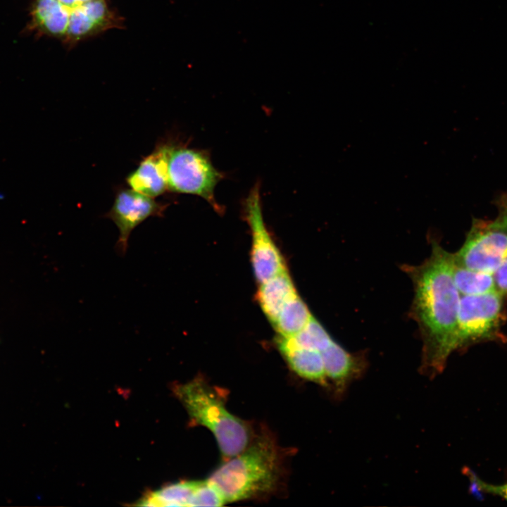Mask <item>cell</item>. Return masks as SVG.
I'll use <instances>...</instances> for the list:
<instances>
[{"instance_id": "d4e9b609", "label": "cell", "mask_w": 507, "mask_h": 507, "mask_svg": "<svg viewBox=\"0 0 507 507\" xmlns=\"http://www.w3.org/2000/svg\"><path fill=\"white\" fill-rule=\"evenodd\" d=\"M89 1H91V0H78L80 4H82Z\"/></svg>"}, {"instance_id": "9c48e42d", "label": "cell", "mask_w": 507, "mask_h": 507, "mask_svg": "<svg viewBox=\"0 0 507 507\" xmlns=\"http://www.w3.org/2000/svg\"><path fill=\"white\" fill-rule=\"evenodd\" d=\"M321 353L327 377L337 396H342L349 384L365 370L364 354L350 353L334 340Z\"/></svg>"}, {"instance_id": "ffe728a7", "label": "cell", "mask_w": 507, "mask_h": 507, "mask_svg": "<svg viewBox=\"0 0 507 507\" xmlns=\"http://www.w3.org/2000/svg\"><path fill=\"white\" fill-rule=\"evenodd\" d=\"M80 6L99 27L105 22L107 17V9L104 0H91Z\"/></svg>"}, {"instance_id": "5b68a950", "label": "cell", "mask_w": 507, "mask_h": 507, "mask_svg": "<svg viewBox=\"0 0 507 507\" xmlns=\"http://www.w3.org/2000/svg\"><path fill=\"white\" fill-rule=\"evenodd\" d=\"M502 296L496 290L460 297L457 316V349L496 336L501 318Z\"/></svg>"}, {"instance_id": "cb8c5ba5", "label": "cell", "mask_w": 507, "mask_h": 507, "mask_svg": "<svg viewBox=\"0 0 507 507\" xmlns=\"http://www.w3.org/2000/svg\"><path fill=\"white\" fill-rule=\"evenodd\" d=\"M4 198H5V194L2 192H0V200L4 199Z\"/></svg>"}, {"instance_id": "7402d4cb", "label": "cell", "mask_w": 507, "mask_h": 507, "mask_svg": "<svg viewBox=\"0 0 507 507\" xmlns=\"http://www.w3.org/2000/svg\"><path fill=\"white\" fill-rule=\"evenodd\" d=\"M496 290L502 295L507 294V258L494 274Z\"/></svg>"}, {"instance_id": "7c38bea8", "label": "cell", "mask_w": 507, "mask_h": 507, "mask_svg": "<svg viewBox=\"0 0 507 507\" xmlns=\"http://www.w3.org/2000/svg\"><path fill=\"white\" fill-rule=\"evenodd\" d=\"M296 295L293 282L285 270L261 283L257 299L265 315L273 324L285 303Z\"/></svg>"}, {"instance_id": "8fae6325", "label": "cell", "mask_w": 507, "mask_h": 507, "mask_svg": "<svg viewBox=\"0 0 507 507\" xmlns=\"http://www.w3.org/2000/svg\"><path fill=\"white\" fill-rule=\"evenodd\" d=\"M277 346L289 367L299 377L324 387L329 385L320 351L299 346L290 337L280 336Z\"/></svg>"}, {"instance_id": "52a82bcc", "label": "cell", "mask_w": 507, "mask_h": 507, "mask_svg": "<svg viewBox=\"0 0 507 507\" xmlns=\"http://www.w3.org/2000/svg\"><path fill=\"white\" fill-rule=\"evenodd\" d=\"M453 256L458 265L494 274L507 258V232L492 229L487 223L478 222Z\"/></svg>"}, {"instance_id": "3957f363", "label": "cell", "mask_w": 507, "mask_h": 507, "mask_svg": "<svg viewBox=\"0 0 507 507\" xmlns=\"http://www.w3.org/2000/svg\"><path fill=\"white\" fill-rule=\"evenodd\" d=\"M175 394L192 422L213 433L225 460L237 455L249 445L252 435L248 424L227 409L224 399L203 377L176 386Z\"/></svg>"}, {"instance_id": "4fadbf2b", "label": "cell", "mask_w": 507, "mask_h": 507, "mask_svg": "<svg viewBox=\"0 0 507 507\" xmlns=\"http://www.w3.org/2000/svg\"><path fill=\"white\" fill-rule=\"evenodd\" d=\"M201 481H181L167 484L146 494L139 501L142 506H193L196 492Z\"/></svg>"}, {"instance_id": "d6986e66", "label": "cell", "mask_w": 507, "mask_h": 507, "mask_svg": "<svg viewBox=\"0 0 507 507\" xmlns=\"http://www.w3.org/2000/svg\"><path fill=\"white\" fill-rule=\"evenodd\" d=\"M466 473L470 481L471 489L474 490L473 493H487L499 496L507 501V483L501 485L488 484L469 469H466Z\"/></svg>"}, {"instance_id": "ac0fdd59", "label": "cell", "mask_w": 507, "mask_h": 507, "mask_svg": "<svg viewBox=\"0 0 507 507\" xmlns=\"http://www.w3.org/2000/svg\"><path fill=\"white\" fill-rule=\"evenodd\" d=\"M99 26L84 13L80 6L70 10L67 32L78 37L89 33Z\"/></svg>"}, {"instance_id": "277c9868", "label": "cell", "mask_w": 507, "mask_h": 507, "mask_svg": "<svg viewBox=\"0 0 507 507\" xmlns=\"http://www.w3.org/2000/svg\"><path fill=\"white\" fill-rule=\"evenodd\" d=\"M168 191L196 195L219 209L214 191L223 175L213 165L208 154L180 143L163 142Z\"/></svg>"}, {"instance_id": "44dd1931", "label": "cell", "mask_w": 507, "mask_h": 507, "mask_svg": "<svg viewBox=\"0 0 507 507\" xmlns=\"http://www.w3.org/2000/svg\"><path fill=\"white\" fill-rule=\"evenodd\" d=\"M499 215L494 221L487 223L489 227L507 232V195L499 202Z\"/></svg>"}, {"instance_id": "603a6c76", "label": "cell", "mask_w": 507, "mask_h": 507, "mask_svg": "<svg viewBox=\"0 0 507 507\" xmlns=\"http://www.w3.org/2000/svg\"><path fill=\"white\" fill-rule=\"evenodd\" d=\"M57 1H58L61 4H62L63 5H64L65 6H66L70 9L74 8L80 5L78 0H57Z\"/></svg>"}, {"instance_id": "6da1fadb", "label": "cell", "mask_w": 507, "mask_h": 507, "mask_svg": "<svg viewBox=\"0 0 507 507\" xmlns=\"http://www.w3.org/2000/svg\"><path fill=\"white\" fill-rule=\"evenodd\" d=\"M454 265L453 254L432 240L431 254L423 263L401 267L413 284L410 315L423 341L422 370L431 377L443 370L448 357L457 349L461 296L453 280Z\"/></svg>"}, {"instance_id": "30bf717a", "label": "cell", "mask_w": 507, "mask_h": 507, "mask_svg": "<svg viewBox=\"0 0 507 507\" xmlns=\"http://www.w3.org/2000/svg\"><path fill=\"white\" fill-rule=\"evenodd\" d=\"M130 189L156 198L168 191L167 161L163 142H161L126 177Z\"/></svg>"}, {"instance_id": "8992f818", "label": "cell", "mask_w": 507, "mask_h": 507, "mask_svg": "<svg viewBox=\"0 0 507 507\" xmlns=\"http://www.w3.org/2000/svg\"><path fill=\"white\" fill-rule=\"evenodd\" d=\"M246 214L252 234V266L255 277L261 284L287 269L282 256L264 223L258 184L248 195Z\"/></svg>"}, {"instance_id": "9a60e30c", "label": "cell", "mask_w": 507, "mask_h": 507, "mask_svg": "<svg viewBox=\"0 0 507 507\" xmlns=\"http://www.w3.org/2000/svg\"><path fill=\"white\" fill-rule=\"evenodd\" d=\"M312 317L307 306L297 294L285 303L273 325L281 337H292L300 332Z\"/></svg>"}, {"instance_id": "ba28073f", "label": "cell", "mask_w": 507, "mask_h": 507, "mask_svg": "<svg viewBox=\"0 0 507 507\" xmlns=\"http://www.w3.org/2000/svg\"><path fill=\"white\" fill-rule=\"evenodd\" d=\"M168 206L130 188L119 189L111 208L105 215L118 229L116 249L119 254H125L129 237L134 228L150 217H163Z\"/></svg>"}, {"instance_id": "5bb4252c", "label": "cell", "mask_w": 507, "mask_h": 507, "mask_svg": "<svg viewBox=\"0 0 507 507\" xmlns=\"http://www.w3.org/2000/svg\"><path fill=\"white\" fill-rule=\"evenodd\" d=\"M70 10L57 0H37L33 15L35 20L48 32L63 35L67 32Z\"/></svg>"}, {"instance_id": "2e32d148", "label": "cell", "mask_w": 507, "mask_h": 507, "mask_svg": "<svg viewBox=\"0 0 507 507\" xmlns=\"http://www.w3.org/2000/svg\"><path fill=\"white\" fill-rule=\"evenodd\" d=\"M453 277L461 295H478L496 291L492 273L470 270L455 263Z\"/></svg>"}, {"instance_id": "e0dca14e", "label": "cell", "mask_w": 507, "mask_h": 507, "mask_svg": "<svg viewBox=\"0 0 507 507\" xmlns=\"http://www.w3.org/2000/svg\"><path fill=\"white\" fill-rule=\"evenodd\" d=\"M290 337L299 346L320 352L333 341L328 332L313 316L300 332Z\"/></svg>"}, {"instance_id": "7a4b0ae2", "label": "cell", "mask_w": 507, "mask_h": 507, "mask_svg": "<svg viewBox=\"0 0 507 507\" xmlns=\"http://www.w3.org/2000/svg\"><path fill=\"white\" fill-rule=\"evenodd\" d=\"M282 475L281 451L270 434L262 432L242 452L225 460L207 480L227 503L272 494Z\"/></svg>"}]
</instances>
